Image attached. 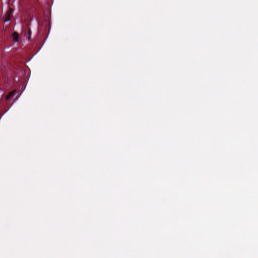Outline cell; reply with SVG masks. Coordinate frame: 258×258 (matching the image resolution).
Returning <instances> with one entry per match:
<instances>
[{
    "mask_svg": "<svg viewBox=\"0 0 258 258\" xmlns=\"http://www.w3.org/2000/svg\"><path fill=\"white\" fill-rule=\"evenodd\" d=\"M16 92V90H13L12 91H11L10 92H9L8 93V94L7 95V96L6 97V100H9L11 97Z\"/></svg>",
    "mask_w": 258,
    "mask_h": 258,
    "instance_id": "3",
    "label": "cell"
},
{
    "mask_svg": "<svg viewBox=\"0 0 258 258\" xmlns=\"http://www.w3.org/2000/svg\"><path fill=\"white\" fill-rule=\"evenodd\" d=\"M13 39L15 42H18L19 38V34L16 31H14L12 33Z\"/></svg>",
    "mask_w": 258,
    "mask_h": 258,
    "instance_id": "2",
    "label": "cell"
},
{
    "mask_svg": "<svg viewBox=\"0 0 258 258\" xmlns=\"http://www.w3.org/2000/svg\"><path fill=\"white\" fill-rule=\"evenodd\" d=\"M13 8H10L6 13V16H5V22H7L9 21L12 18V14H13Z\"/></svg>",
    "mask_w": 258,
    "mask_h": 258,
    "instance_id": "1",
    "label": "cell"
}]
</instances>
